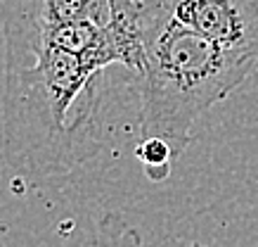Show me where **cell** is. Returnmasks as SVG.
<instances>
[{
	"label": "cell",
	"instance_id": "8992f818",
	"mask_svg": "<svg viewBox=\"0 0 258 247\" xmlns=\"http://www.w3.org/2000/svg\"><path fill=\"white\" fill-rule=\"evenodd\" d=\"M95 247H145L140 231L131 226L118 212H107L97 223ZM187 247H206V245H187Z\"/></svg>",
	"mask_w": 258,
	"mask_h": 247
},
{
	"label": "cell",
	"instance_id": "277c9868",
	"mask_svg": "<svg viewBox=\"0 0 258 247\" xmlns=\"http://www.w3.org/2000/svg\"><path fill=\"white\" fill-rule=\"evenodd\" d=\"M0 26L5 55L36 45L43 31V0H0Z\"/></svg>",
	"mask_w": 258,
	"mask_h": 247
},
{
	"label": "cell",
	"instance_id": "3957f363",
	"mask_svg": "<svg viewBox=\"0 0 258 247\" xmlns=\"http://www.w3.org/2000/svg\"><path fill=\"white\" fill-rule=\"evenodd\" d=\"M227 53L258 57V0H149Z\"/></svg>",
	"mask_w": 258,
	"mask_h": 247
},
{
	"label": "cell",
	"instance_id": "6da1fadb",
	"mask_svg": "<svg viewBox=\"0 0 258 247\" xmlns=\"http://www.w3.org/2000/svg\"><path fill=\"white\" fill-rule=\"evenodd\" d=\"M104 67L55 43L5 64L3 152L22 176L67 174L95 155L90 145L93 83Z\"/></svg>",
	"mask_w": 258,
	"mask_h": 247
},
{
	"label": "cell",
	"instance_id": "7a4b0ae2",
	"mask_svg": "<svg viewBox=\"0 0 258 247\" xmlns=\"http://www.w3.org/2000/svg\"><path fill=\"white\" fill-rule=\"evenodd\" d=\"M135 3L142 36V136L166 140L180 157L192 140L195 121L242 86L258 57L227 53L154 3Z\"/></svg>",
	"mask_w": 258,
	"mask_h": 247
},
{
	"label": "cell",
	"instance_id": "52a82bcc",
	"mask_svg": "<svg viewBox=\"0 0 258 247\" xmlns=\"http://www.w3.org/2000/svg\"><path fill=\"white\" fill-rule=\"evenodd\" d=\"M93 3H97V5H102L107 10H114V0H93Z\"/></svg>",
	"mask_w": 258,
	"mask_h": 247
},
{
	"label": "cell",
	"instance_id": "5b68a950",
	"mask_svg": "<svg viewBox=\"0 0 258 247\" xmlns=\"http://www.w3.org/2000/svg\"><path fill=\"white\" fill-rule=\"evenodd\" d=\"M135 160L142 164L145 176L152 183H161L171 176L173 162L178 160L173 147L161 138L154 136H142V140L135 147Z\"/></svg>",
	"mask_w": 258,
	"mask_h": 247
}]
</instances>
